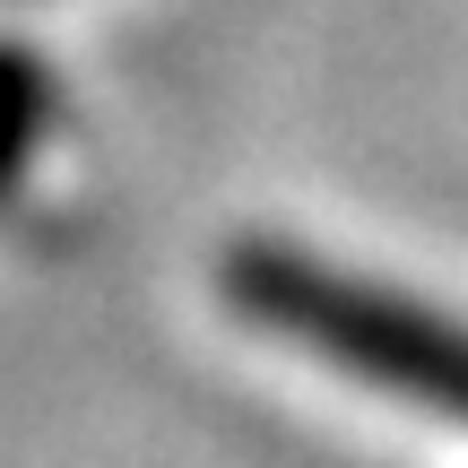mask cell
Returning <instances> with one entry per match:
<instances>
[{
  "label": "cell",
  "mask_w": 468,
  "mask_h": 468,
  "mask_svg": "<svg viewBox=\"0 0 468 468\" xmlns=\"http://www.w3.org/2000/svg\"><path fill=\"white\" fill-rule=\"evenodd\" d=\"M226 303L251 313L261 330H278L286 347L338 365L347 382H373L408 408L468 425V330L408 295L356 286L338 269L303 261L286 243H234L226 251Z\"/></svg>",
  "instance_id": "obj_1"
},
{
  "label": "cell",
  "mask_w": 468,
  "mask_h": 468,
  "mask_svg": "<svg viewBox=\"0 0 468 468\" xmlns=\"http://www.w3.org/2000/svg\"><path fill=\"white\" fill-rule=\"evenodd\" d=\"M35 122H44V79H35V61L0 44V183L17 174V148L35 139Z\"/></svg>",
  "instance_id": "obj_2"
}]
</instances>
